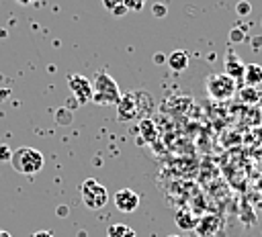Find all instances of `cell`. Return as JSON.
Segmentation results:
<instances>
[{
  "label": "cell",
  "instance_id": "1",
  "mask_svg": "<svg viewBox=\"0 0 262 237\" xmlns=\"http://www.w3.org/2000/svg\"><path fill=\"white\" fill-rule=\"evenodd\" d=\"M117 106V116L119 121H135L141 116H149L154 110V100L147 92L133 90L121 96V100L115 104Z\"/></svg>",
  "mask_w": 262,
  "mask_h": 237
},
{
  "label": "cell",
  "instance_id": "2",
  "mask_svg": "<svg viewBox=\"0 0 262 237\" xmlns=\"http://www.w3.org/2000/svg\"><path fill=\"white\" fill-rule=\"evenodd\" d=\"M10 165L14 172L18 174H25V176H33L37 172L43 170L45 165V157L39 149L35 147H18L12 151L10 155Z\"/></svg>",
  "mask_w": 262,
  "mask_h": 237
},
{
  "label": "cell",
  "instance_id": "3",
  "mask_svg": "<svg viewBox=\"0 0 262 237\" xmlns=\"http://www.w3.org/2000/svg\"><path fill=\"white\" fill-rule=\"evenodd\" d=\"M119 100H121V92H119L115 78L108 76L106 72H98L92 80V100L90 102L108 106V104H117Z\"/></svg>",
  "mask_w": 262,
  "mask_h": 237
},
{
  "label": "cell",
  "instance_id": "4",
  "mask_svg": "<svg viewBox=\"0 0 262 237\" xmlns=\"http://www.w3.org/2000/svg\"><path fill=\"white\" fill-rule=\"evenodd\" d=\"M80 196L86 208L90 210H98L108 202V192L106 188L96 180V178H86L80 186Z\"/></svg>",
  "mask_w": 262,
  "mask_h": 237
},
{
  "label": "cell",
  "instance_id": "5",
  "mask_svg": "<svg viewBox=\"0 0 262 237\" xmlns=\"http://www.w3.org/2000/svg\"><path fill=\"white\" fill-rule=\"evenodd\" d=\"M205 90L215 100H229L235 94L237 84L229 76H225V74H211L205 80Z\"/></svg>",
  "mask_w": 262,
  "mask_h": 237
},
{
  "label": "cell",
  "instance_id": "6",
  "mask_svg": "<svg viewBox=\"0 0 262 237\" xmlns=\"http://www.w3.org/2000/svg\"><path fill=\"white\" fill-rule=\"evenodd\" d=\"M68 86H70L72 94L76 96L78 104H86V102L92 100V82L88 78L72 74V76H68Z\"/></svg>",
  "mask_w": 262,
  "mask_h": 237
},
{
  "label": "cell",
  "instance_id": "7",
  "mask_svg": "<svg viewBox=\"0 0 262 237\" xmlns=\"http://www.w3.org/2000/svg\"><path fill=\"white\" fill-rule=\"evenodd\" d=\"M115 206L121 210V212H133L137 206H139V194L137 192H133V190H129V188H121V190H117V194H115Z\"/></svg>",
  "mask_w": 262,
  "mask_h": 237
},
{
  "label": "cell",
  "instance_id": "8",
  "mask_svg": "<svg viewBox=\"0 0 262 237\" xmlns=\"http://www.w3.org/2000/svg\"><path fill=\"white\" fill-rule=\"evenodd\" d=\"M244 67H246V63H244L235 53H229V55H227V59H225V76H229L235 84H237L239 78L244 76Z\"/></svg>",
  "mask_w": 262,
  "mask_h": 237
},
{
  "label": "cell",
  "instance_id": "9",
  "mask_svg": "<svg viewBox=\"0 0 262 237\" xmlns=\"http://www.w3.org/2000/svg\"><path fill=\"white\" fill-rule=\"evenodd\" d=\"M242 80L246 82L244 86H250V88H258L262 84V65L258 63H248L244 67V76Z\"/></svg>",
  "mask_w": 262,
  "mask_h": 237
},
{
  "label": "cell",
  "instance_id": "10",
  "mask_svg": "<svg viewBox=\"0 0 262 237\" xmlns=\"http://www.w3.org/2000/svg\"><path fill=\"white\" fill-rule=\"evenodd\" d=\"M168 67L172 72H184L188 67V53L182 49H176L168 55Z\"/></svg>",
  "mask_w": 262,
  "mask_h": 237
},
{
  "label": "cell",
  "instance_id": "11",
  "mask_svg": "<svg viewBox=\"0 0 262 237\" xmlns=\"http://www.w3.org/2000/svg\"><path fill=\"white\" fill-rule=\"evenodd\" d=\"M106 237H135V231L125 223H115L106 229Z\"/></svg>",
  "mask_w": 262,
  "mask_h": 237
},
{
  "label": "cell",
  "instance_id": "12",
  "mask_svg": "<svg viewBox=\"0 0 262 237\" xmlns=\"http://www.w3.org/2000/svg\"><path fill=\"white\" fill-rule=\"evenodd\" d=\"M217 227H219V219L215 217V215H207L201 223H199V235H209V233H213V231H217Z\"/></svg>",
  "mask_w": 262,
  "mask_h": 237
},
{
  "label": "cell",
  "instance_id": "13",
  "mask_svg": "<svg viewBox=\"0 0 262 237\" xmlns=\"http://www.w3.org/2000/svg\"><path fill=\"white\" fill-rule=\"evenodd\" d=\"M239 96L244 102H258L262 98V92L258 88H250V86H242L239 88Z\"/></svg>",
  "mask_w": 262,
  "mask_h": 237
},
{
  "label": "cell",
  "instance_id": "14",
  "mask_svg": "<svg viewBox=\"0 0 262 237\" xmlns=\"http://www.w3.org/2000/svg\"><path fill=\"white\" fill-rule=\"evenodd\" d=\"M176 223H178V227H180V229H192L196 221H194V219H192V217H190L188 212L180 210V212L176 215Z\"/></svg>",
  "mask_w": 262,
  "mask_h": 237
},
{
  "label": "cell",
  "instance_id": "15",
  "mask_svg": "<svg viewBox=\"0 0 262 237\" xmlns=\"http://www.w3.org/2000/svg\"><path fill=\"white\" fill-rule=\"evenodd\" d=\"M235 12H237L239 16H248V14L252 12V4H250L248 0H239V2L235 4Z\"/></svg>",
  "mask_w": 262,
  "mask_h": 237
},
{
  "label": "cell",
  "instance_id": "16",
  "mask_svg": "<svg viewBox=\"0 0 262 237\" xmlns=\"http://www.w3.org/2000/svg\"><path fill=\"white\" fill-rule=\"evenodd\" d=\"M145 2H147V0H123L125 8H127V10H133V12L141 10V8L145 6Z\"/></svg>",
  "mask_w": 262,
  "mask_h": 237
},
{
  "label": "cell",
  "instance_id": "17",
  "mask_svg": "<svg viewBox=\"0 0 262 237\" xmlns=\"http://www.w3.org/2000/svg\"><path fill=\"white\" fill-rule=\"evenodd\" d=\"M231 41H244L246 39V31L244 29H231Z\"/></svg>",
  "mask_w": 262,
  "mask_h": 237
},
{
  "label": "cell",
  "instance_id": "18",
  "mask_svg": "<svg viewBox=\"0 0 262 237\" xmlns=\"http://www.w3.org/2000/svg\"><path fill=\"white\" fill-rule=\"evenodd\" d=\"M10 155H12V151L6 145H0V161H10Z\"/></svg>",
  "mask_w": 262,
  "mask_h": 237
},
{
  "label": "cell",
  "instance_id": "19",
  "mask_svg": "<svg viewBox=\"0 0 262 237\" xmlns=\"http://www.w3.org/2000/svg\"><path fill=\"white\" fill-rule=\"evenodd\" d=\"M151 12H154L156 16H164V14L168 12V8H166L164 4H154V8H151Z\"/></svg>",
  "mask_w": 262,
  "mask_h": 237
},
{
  "label": "cell",
  "instance_id": "20",
  "mask_svg": "<svg viewBox=\"0 0 262 237\" xmlns=\"http://www.w3.org/2000/svg\"><path fill=\"white\" fill-rule=\"evenodd\" d=\"M119 4H123V0H102V6H104L108 12H111L115 6H119Z\"/></svg>",
  "mask_w": 262,
  "mask_h": 237
},
{
  "label": "cell",
  "instance_id": "21",
  "mask_svg": "<svg viewBox=\"0 0 262 237\" xmlns=\"http://www.w3.org/2000/svg\"><path fill=\"white\" fill-rule=\"evenodd\" d=\"M125 12H127V8H125V4H119V6H115V8L111 10V14H113V16H123Z\"/></svg>",
  "mask_w": 262,
  "mask_h": 237
},
{
  "label": "cell",
  "instance_id": "22",
  "mask_svg": "<svg viewBox=\"0 0 262 237\" xmlns=\"http://www.w3.org/2000/svg\"><path fill=\"white\" fill-rule=\"evenodd\" d=\"M31 237H53V235H51V231H47V229H41V231H35Z\"/></svg>",
  "mask_w": 262,
  "mask_h": 237
},
{
  "label": "cell",
  "instance_id": "23",
  "mask_svg": "<svg viewBox=\"0 0 262 237\" xmlns=\"http://www.w3.org/2000/svg\"><path fill=\"white\" fill-rule=\"evenodd\" d=\"M0 237H12V235H10V233H6V231H2V229H0Z\"/></svg>",
  "mask_w": 262,
  "mask_h": 237
},
{
  "label": "cell",
  "instance_id": "24",
  "mask_svg": "<svg viewBox=\"0 0 262 237\" xmlns=\"http://www.w3.org/2000/svg\"><path fill=\"white\" fill-rule=\"evenodd\" d=\"M18 2H20V4H31L33 0H18Z\"/></svg>",
  "mask_w": 262,
  "mask_h": 237
},
{
  "label": "cell",
  "instance_id": "25",
  "mask_svg": "<svg viewBox=\"0 0 262 237\" xmlns=\"http://www.w3.org/2000/svg\"><path fill=\"white\" fill-rule=\"evenodd\" d=\"M170 237H178V235H170Z\"/></svg>",
  "mask_w": 262,
  "mask_h": 237
}]
</instances>
